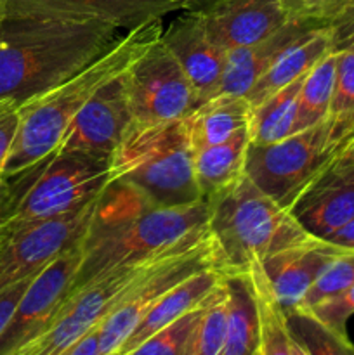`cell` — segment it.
I'll list each match as a JSON object with an SVG mask.
<instances>
[{
  "label": "cell",
  "instance_id": "6da1fadb",
  "mask_svg": "<svg viewBox=\"0 0 354 355\" xmlns=\"http://www.w3.org/2000/svg\"><path fill=\"white\" fill-rule=\"evenodd\" d=\"M118 37L106 21L0 12V97L24 103L85 68Z\"/></svg>",
  "mask_w": 354,
  "mask_h": 355
},
{
  "label": "cell",
  "instance_id": "7a4b0ae2",
  "mask_svg": "<svg viewBox=\"0 0 354 355\" xmlns=\"http://www.w3.org/2000/svg\"><path fill=\"white\" fill-rule=\"evenodd\" d=\"M208 214L207 200L186 207H151L134 189L111 182L83 238V262L73 290L115 267L163 252L207 225Z\"/></svg>",
  "mask_w": 354,
  "mask_h": 355
},
{
  "label": "cell",
  "instance_id": "3957f363",
  "mask_svg": "<svg viewBox=\"0 0 354 355\" xmlns=\"http://www.w3.org/2000/svg\"><path fill=\"white\" fill-rule=\"evenodd\" d=\"M163 19L124 31L99 58L58 85L19 104V125L0 175H14L59 148L83 104L162 37Z\"/></svg>",
  "mask_w": 354,
  "mask_h": 355
},
{
  "label": "cell",
  "instance_id": "277c9868",
  "mask_svg": "<svg viewBox=\"0 0 354 355\" xmlns=\"http://www.w3.org/2000/svg\"><path fill=\"white\" fill-rule=\"evenodd\" d=\"M111 184V155L58 148L14 175H0V234L66 214Z\"/></svg>",
  "mask_w": 354,
  "mask_h": 355
},
{
  "label": "cell",
  "instance_id": "5b68a950",
  "mask_svg": "<svg viewBox=\"0 0 354 355\" xmlns=\"http://www.w3.org/2000/svg\"><path fill=\"white\" fill-rule=\"evenodd\" d=\"M208 231L214 239L219 266L226 274L242 272L253 260H266L274 253L309 238L294 211L278 205L252 180L238 184L208 200Z\"/></svg>",
  "mask_w": 354,
  "mask_h": 355
},
{
  "label": "cell",
  "instance_id": "8992f818",
  "mask_svg": "<svg viewBox=\"0 0 354 355\" xmlns=\"http://www.w3.org/2000/svg\"><path fill=\"white\" fill-rule=\"evenodd\" d=\"M111 182L134 189L151 207H186L203 200L184 118L144 127L132 125L111 155Z\"/></svg>",
  "mask_w": 354,
  "mask_h": 355
},
{
  "label": "cell",
  "instance_id": "52a82bcc",
  "mask_svg": "<svg viewBox=\"0 0 354 355\" xmlns=\"http://www.w3.org/2000/svg\"><path fill=\"white\" fill-rule=\"evenodd\" d=\"M353 141L354 132L342 130L328 116L273 144H250L245 173L278 205L294 210L312 180Z\"/></svg>",
  "mask_w": 354,
  "mask_h": 355
},
{
  "label": "cell",
  "instance_id": "ba28073f",
  "mask_svg": "<svg viewBox=\"0 0 354 355\" xmlns=\"http://www.w3.org/2000/svg\"><path fill=\"white\" fill-rule=\"evenodd\" d=\"M205 227L207 225L189 232L156 255L139 260V262L127 263V266L115 267V269L94 277L83 286L73 290L51 326L42 335L26 343L16 355H66L69 347L83 333L96 328L104 321V318L117 307L118 302L137 281H141L146 274L151 272L155 267L165 262L174 253L183 250Z\"/></svg>",
  "mask_w": 354,
  "mask_h": 355
},
{
  "label": "cell",
  "instance_id": "9c48e42d",
  "mask_svg": "<svg viewBox=\"0 0 354 355\" xmlns=\"http://www.w3.org/2000/svg\"><path fill=\"white\" fill-rule=\"evenodd\" d=\"M212 266H219V259L207 225L193 241L137 281L104 318L99 324L101 355H118L135 326L165 297V293L191 274Z\"/></svg>",
  "mask_w": 354,
  "mask_h": 355
},
{
  "label": "cell",
  "instance_id": "30bf717a",
  "mask_svg": "<svg viewBox=\"0 0 354 355\" xmlns=\"http://www.w3.org/2000/svg\"><path fill=\"white\" fill-rule=\"evenodd\" d=\"M124 80L134 125L183 120L200 104L193 83L162 37L128 66Z\"/></svg>",
  "mask_w": 354,
  "mask_h": 355
},
{
  "label": "cell",
  "instance_id": "8fae6325",
  "mask_svg": "<svg viewBox=\"0 0 354 355\" xmlns=\"http://www.w3.org/2000/svg\"><path fill=\"white\" fill-rule=\"evenodd\" d=\"M104 193L75 210L31 222L2 234L0 290L35 276L56 257L82 241L96 218Z\"/></svg>",
  "mask_w": 354,
  "mask_h": 355
},
{
  "label": "cell",
  "instance_id": "7c38bea8",
  "mask_svg": "<svg viewBox=\"0 0 354 355\" xmlns=\"http://www.w3.org/2000/svg\"><path fill=\"white\" fill-rule=\"evenodd\" d=\"M82 262L83 239L35 274L14 318L0 335V355H16L51 326L75 286Z\"/></svg>",
  "mask_w": 354,
  "mask_h": 355
},
{
  "label": "cell",
  "instance_id": "4fadbf2b",
  "mask_svg": "<svg viewBox=\"0 0 354 355\" xmlns=\"http://www.w3.org/2000/svg\"><path fill=\"white\" fill-rule=\"evenodd\" d=\"M134 125L124 73L104 83L76 113L59 148L113 155Z\"/></svg>",
  "mask_w": 354,
  "mask_h": 355
},
{
  "label": "cell",
  "instance_id": "5bb4252c",
  "mask_svg": "<svg viewBox=\"0 0 354 355\" xmlns=\"http://www.w3.org/2000/svg\"><path fill=\"white\" fill-rule=\"evenodd\" d=\"M294 215L309 234L325 239L354 218V141L302 193Z\"/></svg>",
  "mask_w": 354,
  "mask_h": 355
},
{
  "label": "cell",
  "instance_id": "9a60e30c",
  "mask_svg": "<svg viewBox=\"0 0 354 355\" xmlns=\"http://www.w3.org/2000/svg\"><path fill=\"white\" fill-rule=\"evenodd\" d=\"M176 10L180 7L172 0H0L2 14L99 19L120 31L163 19Z\"/></svg>",
  "mask_w": 354,
  "mask_h": 355
},
{
  "label": "cell",
  "instance_id": "2e32d148",
  "mask_svg": "<svg viewBox=\"0 0 354 355\" xmlns=\"http://www.w3.org/2000/svg\"><path fill=\"white\" fill-rule=\"evenodd\" d=\"M194 10L212 42L226 52L257 44L292 21L278 0H212Z\"/></svg>",
  "mask_w": 354,
  "mask_h": 355
},
{
  "label": "cell",
  "instance_id": "e0dca14e",
  "mask_svg": "<svg viewBox=\"0 0 354 355\" xmlns=\"http://www.w3.org/2000/svg\"><path fill=\"white\" fill-rule=\"evenodd\" d=\"M162 42L193 83L200 104L221 94L226 51L212 42L196 10L184 9L170 21L163 28Z\"/></svg>",
  "mask_w": 354,
  "mask_h": 355
},
{
  "label": "cell",
  "instance_id": "ac0fdd59",
  "mask_svg": "<svg viewBox=\"0 0 354 355\" xmlns=\"http://www.w3.org/2000/svg\"><path fill=\"white\" fill-rule=\"evenodd\" d=\"M344 252L346 250L326 239L309 236L264 260L267 276L285 311L298 307L319 274Z\"/></svg>",
  "mask_w": 354,
  "mask_h": 355
},
{
  "label": "cell",
  "instance_id": "d6986e66",
  "mask_svg": "<svg viewBox=\"0 0 354 355\" xmlns=\"http://www.w3.org/2000/svg\"><path fill=\"white\" fill-rule=\"evenodd\" d=\"M316 23L292 19L285 26L274 31L264 40L246 47L233 49L226 52V66L222 75L221 92L233 96H246L257 80L269 69L274 59L307 28Z\"/></svg>",
  "mask_w": 354,
  "mask_h": 355
},
{
  "label": "cell",
  "instance_id": "ffe728a7",
  "mask_svg": "<svg viewBox=\"0 0 354 355\" xmlns=\"http://www.w3.org/2000/svg\"><path fill=\"white\" fill-rule=\"evenodd\" d=\"M255 302L259 322V355H305L288 322L262 260H253L242 270Z\"/></svg>",
  "mask_w": 354,
  "mask_h": 355
},
{
  "label": "cell",
  "instance_id": "44dd1931",
  "mask_svg": "<svg viewBox=\"0 0 354 355\" xmlns=\"http://www.w3.org/2000/svg\"><path fill=\"white\" fill-rule=\"evenodd\" d=\"M330 51H332V40H330L328 24H316L307 28L274 59L269 69L257 80L245 97L250 101L252 107L257 106L288 83L302 78Z\"/></svg>",
  "mask_w": 354,
  "mask_h": 355
},
{
  "label": "cell",
  "instance_id": "7402d4cb",
  "mask_svg": "<svg viewBox=\"0 0 354 355\" xmlns=\"http://www.w3.org/2000/svg\"><path fill=\"white\" fill-rule=\"evenodd\" d=\"M222 279H224V270L219 266H212L208 269L191 274L189 277H186L179 284H176L146 314V318L135 326V329L130 333L127 342L121 345L118 355H132L135 347L141 345L146 338H149L153 333L163 328L167 322L174 321V319L193 311V309L200 307L205 302V298L215 290V286Z\"/></svg>",
  "mask_w": 354,
  "mask_h": 355
},
{
  "label": "cell",
  "instance_id": "603a6c76",
  "mask_svg": "<svg viewBox=\"0 0 354 355\" xmlns=\"http://www.w3.org/2000/svg\"><path fill=\"white\" fill-rule=\"evenodd\" d=\"M250 118L252 104L245 96L221 92L198 104L184 118V127L191 148L198 151L207 146L228 141L238 132L248 128Z\"/></svg>",
  "mask_w": 354,
  "mask_h": 355
},
{
  "label": "cell",
  "instance_id": "cb8c5ba5",
  "mask_svg": "<svg viewBox=\"0 0 354 355\" xmlns=\"http://www.w3.org/2000/svg\"><path fill=\"white\" fill-rule=\"evenodd\" d=\"M248 128L219 144L194 151V175L203 200H214L245 177Z\"/></svg>",
  "mask_w": 354,
  "mask_h": 355
},
{
  "label": "cell",
  "instance_id": "d4e9b609",
  "mask_svg": "<svg viewBox=\"0 0 354 355\" xmlns=\"http://www.w3.org/2000/svg\"><path fill=\"white\" fill-rule=\"evenodd\" d=\"M228 336L222 355H259V322L255 302L242 272L226 274Z\"/></svg>",
  "mask_w": 354,
  "mask_h": 355
},
{
  "label": "cell",
  "instance_id": "484cf974",
  "mask_svg": "<svg viewBox=\"0 0 354 355\" xmlns=\"http://www.w3.org/2000/svg\"><path fill=\"white\" fill-rule=\"evenodd\" d=\"M304 76L288 83L287 87L252 107V118L248 125L250 144H273L294 134L295 121H297L298 92Z\"/></svg>",
  "mask_w": 354,
  "mask_h": 355
},
{
  "label": "cell",
  "instance_id": "4316f807",
  "mask_svg": "<svg viewBox=\"0 0 354 355\" xmlns=\"http://www.w3.org/2000/svg\"><path fill=\"white\" fill-rule=\"evenodd\" d=\"M337 73V52L330 51L323 55L302 80L301 92H298L297 121L295 132L312 127L325 118H328L330 103L333 96ZM294 132V134H295Z\"/></svg>",
  "mask_w": 354,
  "mask_h": 355
},
{
  "label": "cell",
  "instance_id": "83f0119b",
  "mask_svg": "<svg viewBox=\"0 0 354 355\" xmlns=\"http://www.w3.org/2000/svg\"><path fill=\"white\" fill-rule=\"evenodd\" d=\"M228 336V288L224 279L201 305L187 355H222Z\"/></svg>",
  "mask_w": 354,
  "mask_h": 355
},
{
  "label": "cell",
  "instance_id": "f1b7e54d",
  "mask_svg": "<svg viewBox=\"0 0 354 355\" xmlns=\"http://www.w3.org/2000/svg\"><path fill=\"white\" fill-rule=\"evenodd\" d=\"M290 329L305 355H349L354 354V345L349 335L335 331L332 326L316 318L309 309L298 307L287 312Z\"/></svg>",
  "mask_w": 354,
  "mask_h": 355
},
{
  "label": "cell",
  "instance_id": "f546056e",
  "mask_svg": "<svg viewBox=\"0 0 354 355\" xmlns=\"http://www.w3.org/2000/svg\"><path fill=\"white\" fill-rule=\"evenodd\" d=\"M201 305L167 322L163 328L146 338L141 345L135 347L132 355H187L191 336L200 318Z\"/></svg>",
  "mask_w": 354,
  "mask_h": 355
},
{
  "label": "cell",
  "instance_id": "4dcf8cb0",
  "mask_svg": "<svg viewBox=\"0 0 354 355\" xmlns=\"http://www.w3.org/2000/svg\"><path fill=\"white\" fill-rule=\"evenodd\" d=\"M337 52V51H335ZM333 123L346 132H354V52H337V73L330 113Z\"/></svg>",
  "mask_w": 354,
  "mask_h": 355
},
{
  "label": "cell",
  "instance_id": "1f68e13d",
  "mask_svg": "<svg viewBox=\"0 0 354 355\" xmlns=\"http://www.w3.org/2000/svg\"><path fill=\"white\" fill-rule=\"evenodd\" d=\"M354 283V252H344L337 259L326 266L318 276V279L312 283L311 290L305 295L304 302L301 305L311 307V305L319 304L323 300L335 297L342 293L344 290Z\"/></svg>",
  "mask_w": 354,
  "mask_h": 355
},
{
  "label": "cell",
  "instance_id": "d6a6232c",
  "mask_svg": "<svg viewBox=\"0 0 354 355\" xmlns=\"http://www.w3.org/2000/svg\"><path fill=\"white\" fill-rule=\"evenodd\" d=\"M292 19L307 21L316 24H328L354 0H278Z\"/></svg>",
  "mask_w": 354,
  "mask_h": 355
},
{
  "label": "cell",
  "instance_id": "836d02e7",
  "mask_svg": "<svg viewBox=\"0 0 354 355\" xmlns=\"http://www.w3.org/2000/svg\"><path fill=\"white\" fill-rule=\"evenodd\" d=\"M305 309H309L316 318H319L326 324L332 326L335 331L347 335V321L354 314V283L347 290H344L342 293Z\"/></svg>",
  "mask_w": 354,
  "mask_h": 355
},
{
  "label": "cell",
  "instance_id": "e575fe53",
  "mask_svg": "<svg viewBox=\"0 0 354 355\" xmlns=\"http://www.w3.org/2000/svg\"><path fill=\"white\" fill-rule=\"evenodd\" d=\"M19 103L7 97H0V173H2L3 163L10 151L14 137H16L17 125H19V113H17Z\"/></svg>",
  "mask_w": 354,
  "mask_h": 355
},
{
  "label": "cell",
  "instance_id": "d590c367",
  "mask_svg": "<svg viewBox=\"0 0 354 355\" xmlns=\"http://www.w3.org/2000/svg\"><path fill=\"white\" fill-rule=\"evenodd\" d=\"M328 28L332 51L354 52V3L339 14L332 23H328Z\"/></svg>",
  "mask_w": 354,
  "mask_h": 355
},
{
  "label": "cell",
  "instance_id": "8d00e7d4",
  "mask_svg": "<svg viewBox=\"0 0 354 355\" xmlns=\"http://www.w3.org/2000/svg\"><path fill=\"white\" fill-rule=\"evenodd\" d=\"M31 279H33V276L17 281L14 284H9V286L0 290V335L6 331L10 319L14 318V312H16L17 305H19L21 298H23Z\"/></svg>",
  "mask_w": 354,
  "mask_h": 355
},
{
  "label": "cell",
  "instance_id": "74e56055",
  "mask_svg": "<svg viewBox=\"0 0 354 355\" xmlns=\"http://www.w3.org/2000/svg\"><path fill=\"white\" fill-rule=\"evenodd\" d=\"M66 355H101L99 326L83 333V335L69 347Z\"/></svg>",
  "mask_w": 354,
  "mask_h": 355
},
{
  "label": "cell",
  "instance_id": "f35d334b",
  "mask_svg": "<svg viewBox=\"0 0 354 355\" xmlns=\"http://www.w3.org/2000/svg\"><path fill=\"white\" fill-rule=\"evenodd\" d=\"M325 239L332 245L346 250V252H354V218L344 224L342 227L337 229V231H333L330 236H326Z\"/></svg>",
  "mask_w": 354,
  "mask_h": 355
},
{
  "label": "cell",
  "instance_id": "ab89813d",
  "mask_svg": "<svg viewBox=\"0 0 354 355\" xmlns=\"http://www.w3.org/2000/svg\"><path fill=\"white\" fill-rule=\"evenodd\" d=\"M172 2H176L177 6L184 10V9H200V7L207 6V3L212 2V0H172Z\"/></svg>",
  "mask_w": 354,
  "mask_h": 355
},
{
  "label": "cell",
  "instance_id": "60d3db41",
  "mask_svg": "<svg viewBox=\"0 0 354 355\" xmlns=\"http://www.w3.org/2000/svg\"><path fill=\"white\" fill-rule=\"evenodd\" d=\"M2 241H3V236L0 234V245H2Z\"/></svg>",
  "mask_w": 354,
  "mask_h": 355
}]
</instances>
